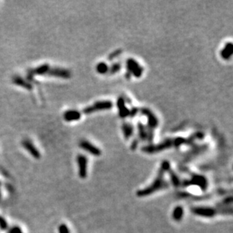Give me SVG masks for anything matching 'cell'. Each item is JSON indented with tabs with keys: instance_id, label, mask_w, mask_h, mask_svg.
Here are the masks:
<instances>
[{
	"instance_id": "cell-27",
	"label": "cell",
	"mask_w": 233,
	"mask_h": 233,
	"mask_svg": "<svg viewBox=\"0 0 233 233\" xmlns=\"http://www.w3.org/2000/svg\"><path fill=\"white\" fill-rule=\"evenodd\" d=\"M138 143H139V139H138V138H136V139H134V141H132V143H131V147H130V148H131V149L133 150V151L136 149L137 147V146H138Z\"/></svg>"
},
{
	"instance_id": "cell-2",
	"label": "cell",
	"mask_w": 233,
	"mask_h": 233,
	"mask_svg": "<svg viewBox=\"0 0 233 233\" xmlns=\"http://www.w3.org/2000/svg\"><path fill=\"white\" fill-rule=\"evenodd\" d=\"M192 212L195 215L200 216V217H214L217 214H232V207H223V208L215 209L210 207H195L192 208Z\"/></svg>"
},
{
	"instance_id": "cell-30",
	"label": "cell",
	"mask_w": 233,
	"mask_h": 233,
	"mask_svg": "<svg viewBox=\"0 0 233 233\" xmlns=\"http://www.w3.org/2000/svg\"><path fill=\"white\" fill-rule=\"evenodd\" d=\"M121 97H122L123 99H124V100H125V104H126V103H127V104H132V103H131V102H132V101H131V100L130 99L129 97H128V96L125 95V94H124V95L121 96Z\"/></svg>"
},
{
	"instance_id": "cell-7",
	"label": "cell",
	"mask_w": 233,
	"mask_h": 233,
	"mask_svg": "<svg viewBox=\"0 0 233 233\" xmlns=\"http://www.w3.org/2000/svg\"><path fill=\"white\" fill-rule=\"evenodd\" d=\"M139 112H141L142 115H143V116H145L147 118L148 127H149L153 130L158 127V119L157 118V116L155 115V113L151 109L146 107H143L139 109Z\"/></svg>"
},
{
	"instance_id": "cell-19",
	"label": "cell",
	"mask_w": 233,
	"mask_h": 233,
	"mask_svg": "<svg viewBox=\"0 0 233 233\" xmlns=\"http://www.w3.org/2000/svg\"><path fill=\"white\" fill-rule=\"evenodd\" d=\"M183 208L181 206H177V207H175L173 211V214H172V217H173V219H174L175 221H177V222L181 220L183 217Z\"/></svg>"
},
{
	"instance_id": "cell-10",
	"label": "cell",
	"mask_w": 233,
	"mask_h": 233,
	"mask_svg": "<svg viewBox=\"0 0 233 233\" xmlns=\"http://www.w3.org/2000/svg\"><path fill=\"white\" fill-rule=\"evenodd\" d=\"M48 76L62 78V79H69L71 77L72 74L69 70L64 68H60V67H54V68H50L48 72Z\"/></svg>"
},
{
	"instance_id": "cell-22",
	"label": "cell",
	"mask_w": 233,
	"mask_h": 233,
	"mask_svg": "<svg viewBox=\"0 0 233 233\" xmlns=\"http://www.w3.org/2000/svg\"><path fill=\"white\" fill-rule=\"evenodd\" d=\"M121 69V63H114L110 67H109L108 72L109 75H114V74L117 73Z\"/></svg>"
},
{
	"instance_id": "cell-1",
	"label": "cell",
	"mask_w": 233,
	"mask_h": 233,
	"mask_svg": "<svg viewBox=\"0 0 233 233\" xmlns=\"http://www.w3.org/2000/svg\"><path fill=\"white\" fill-rule=\"evenodd\" d=\"M170 168V165L168 161H164L161 165V168H159L158 172V175H157L156 178L153 181V183L150 186L146 187V188L143 189V190H138L137 192V195L138 197H146L148 195H152L155 192L160 190H163V189L168 188L169 184L167 183L165 180H164V174L165 172L168 171Z\"/></svg>"
},
{
	"instance_id": "cell-3",
	"label": "cell",
	"mask_w": 233,
	"mask_h": 233,
	"mask_svg": "<svg viewBox=\"0 0 233 233\" xmlns=\"http://www.w3.org/2000/svg\"><path fill=\"white\" fill-rule=\"evenodd\" d=\"M171 147H174V138H168L158 144H149L143 146L141 150L142 152L147 154H155Z\"/></svg>"
},
{
	"instance_id": "cell-20",
	"label": "cell",
	"mask_w": 233,
	"mask_h": 233,
	"mask_svg": "<svg viewBox=\"0 0 233 233\" xmlns=\"http://www.w3.org/2000/svg\"><path fill=\"white\" fill-rule=\"evenodd\" d=\"M168 172L169 173L170 175V181H171L172 184L175 187H179L180 185H181V181H180V178H179L178 175L173 170H171L170 168L169 170H168Z\"/></svg>"
},
{
	"instance_id": "cell-23",
	"label": "cell",
	"mask_w": 233,
	"mask_h": 233,
	"mask_svg": "<svg viewBox=\"0 0 233 233\" xmlns=\"http://www.w3.org/2000/svg\"><path fill=\"white\" fill-rule=\"evenodd\" d=\"M121 53H122V50H121V48L115 50L114 51L112 52V53L109 54V55L108 56V60H109V61H112V60H114V59L117 58L118 57L120 56V55H121Z\"/></svg>"
},
{
	"instance_id": "cell-28",
	"label": "cell",
	"mask_w": 233,
	"mask_h": 233,
	"mask_svg": "<svg viewBox=\"0 0 233 233\" xmlns=\"http://www.w3.org/2000/svg\"><path fill=\"white\" fill-rule=\"evenodd\" d=\"M138 112H139V109L137 107H133L132 109L130 110V113H129V116L131 118L134 117L137 114Z\"/></svg>"
},
{
	"instance_id": "cell-24",
	"label": "cell",
	"mask_w": 233,
	"mask_h": 233,
	"mask_svg": "<svg viewBox=\"0 0 233 233\" xmlns=\"http://www.w3.org/2000/svg\"><path fill=\"white\" fill-rule=\"evenodd\" d=\"M146 130H147V141L149 143H152L153 138H154V131H153V129L148 127V126H146Z\"/></svg>"
},
{
	"instance_id": "cell-4",
	"label": "cell",
	"mask_w": 233,
	"mask_h": 233,
	"mask_svg": "<svg viewBox=\"0 0 233 233\" xmlns=\"http://www.w3.org/2000/svg\"><path fill=\"white\" fill-rule=\"evenodd\" d=\"M113 104L110 100H99L94 103L92 105L87 106L83 109L85 114H92L93 112H99V111L109 110L112 109Z\"/></svg>"
},
{
	"instance_id": "cell-15",
	"label": "cell",
	"mask_w": 233,
	"mask_h": 233,
	"mask_svg": "<svg viewBox=\"0 0 233 233\" xmlns=\"http://www.w3.org/2000/svg\"><path fill=\"white\" fill-rule=\"evenodd\" d=\"M12 82H14L15 85L21 86V87L27 89V90H31L33 88V85H32V84L30 82H29L28 81H27L26 79H23L21 76H18L13 77Z\"/></svg>"
},
{
	"instance_id": "cell-21",
	"label": "cell",
	"mask_w": 233,
	"mask_h": 233,
	"mask_svg": "<svg viewBox=\"0 0 233 233\" xmlns=\"http://www.w3.org/2000/svg\"><path fill=\"white\" fill-rule=\"evenodd\" d=\"M108 70H109V67L104 62H100L96 67V70L100 74H106L108 72Z\"/></svg>"
},
{
	"instance_id": "cell-16",
	"label": "cell",
	"mask_w": 233,
	"mask_h": 233,
	"mask_svg": "<svg viewBox=\"0 0 233 233\" xmlns=\"http://www.w3.org/2000/svg\"><path fill=\"white\" fill-rule=\"evenodd\" d=\"M233 52V45L232 43H227L223 50L220 51V56L224 60H229L232 55Z\"/></svg>"
},
{
	"instance_id": "cell-29",
	"label": "cell",
	"mask_w": 233,
	"mask_h": 233,
	"mask_svg": "<svg viewBox=\"0 0 233 233\" xmlns=\"http://www.w3.org/2000/svg\"><path fill=\"white\" fill-rule=\"evenodd\" d=\"M10 233H23L21 229L18 226H14V227L11 228L10 230Z\"/></svg>"
},
{
	"instance_id": "cell-8",
	"label": "cell",
	"mask_w": 233,
	"mask_h": 233,
	"mask_svg": "<svg viewBox=\"0 0 233 233\" xmlns=\"http://www.w3.org/2000/svg\"><path fill=\"white\" fill-rule=\"evenodd\" d=\"M79 146L82 149L85 150L86 152L89 153L90 154L95 156H100L101 155V150L98 147L92 144L91 142L86 141V140H82L79 142Z\"/></svg>"
},
{
	"instance_id": "cell-25",
	"label": "cell",
	"mask_w": 233,
	"mask_h": 233,
	"mask_svg": "<svg viewBox=\"0 0 233 233\" xmlns=\"http://www.w3.org/2000/svg\"><path fill=\"white\" fill-rule=\"evenodd\" d=\"M59 233H70V230H69V228L67 227V225L65 224H61L60 225L58 228Z\"/></svg>"
},
{
	"instance_id": "cell-5",
	"label": "cell",
	"mask_w": 233,
	"mask_h": 233,
	"mask_svg": "<svg viewBox=\"0 0 233 233\" xmlns=\"http://www.w3.org/2000/svg\"><path fill=\"white\" fill-rule=\"evenodd\" d=\"M181 185L183 186H198L202 189V190L205 191L207 190V179L204 176L199 174H193L191 177L190 180H184L183 183H181Z\"/></svg>"
},
{
	"instance_id": "cell-18",
	"label": "cell",
	"mask_w": 233,
	"mask_h": 233,
	"mask_svg": "<svg viewBox=\"0 0 233 233\" xmlns=\"http://www.w3.org/2000/svg\"><path fill=\"white\" fill-rule=\"evenodd\" d=\"M49 69H50V67L48 64H47V63L43 64V65L39 66V67H36L35 70H33V75H38V76L45 75V74L48 73Z\"/></svg>"
},
{
	"instance_id": "cell-6",
	"label": "cell",
	"mask_w": 233,
	"mask_h": 233,
	"mask_svg": "<svg viewBox=\"0 0 233 233\" xmlns=\"http://www.w3.org/2000/svg\"><path fill=\"white\" fill-rule=\"evenodd\" d=\"M127 72L136 78L141 77L143 73V67L133 58H128L126 61Z\"/></svg>"
},
{
	"instance_id": "cell-11",
	"label": "cell",
	"mask_w": 233,
	"mask_h": 233,
	"mask_svg": "<svg viewBox=\"0 0 233 233\" xmlns=\"http://www.w3.org/2000/svg\"><path fill=\"white\" fill-rule=\"evenodd\" d=\"M22 146H23V148L30 153L33 158L39 159L41 157V154L39 152V150L37 149V148L33 145V143H32L30 140H23L22 141Z\"/></svg>"
},
{
	"instance_id": "cell-9",
	"label": "cell",
	"mask_w": 233,
	"mask_h": 233,
	"mask_svg": "<svg viewBox=\"0 0 233 233\" xmlns=\"http://www.w3.org/2000/svg\"><path fill=\"white\" fill-rule=\"evenodd\" d=\"M77 162L79 166V175L82 179L87 177L88 158L85 155H79L77 156Z\"/></svg>"
},
{
	"instance_id": "cell-17",
	"label": "cell",
	"mask_w": 233,
	"mask_h": 233,
	"mask_svg": "<svg viewBox=\"0 0 233 233\" xmlns=\"http://www.w3.org/2000/svg\"><path fill=\"white\" fill-rule=\"evenodd\" d=\"M138 129V136H139V141H147V130L146 126L142 124L141 122H138L137 124Z\"/></svg>"
},
{
	"instance_id": "cell-14",
	"label": "cell",
	"mask_w": 233,
	"mask_h": 233,
	"mask_svg": "<svg viewBox=\"0 0 233 233\" xmlns=\"http://www.w3.org/2000/svg\"><path fill=\"white\" fill-rule=\"evenodd\" d=\"M121 130H122L123 135L125 140H128L130 137L133 136L134 131V126L132 124L128 122H123L122 125H121Z\"/></svg>"
},
{
	"instance_id": "cell-13",
	"label": "cell",
	"mask_w": 233,
	"mask_h": 233,
	"mask_svg": "<svg viewBox=\"0 0 233 233\" xmlns=\"http://www.w3.org/2000/svg\"><path fill=\"white\" fill-rule=\"evenodd\" d=\"M82 114L79 111L76 110V109H70V110L66 111L63 113V119L66 121H78L81 119Z\"/></svg>"
},
{
	"instance_id": "cell-26",
	"label": "cell",
	"mask_w": 233,
	"mask_h": 233,
	"mask_svg": "<svg viewBox=\"0 0 233 233\" xmlns=\"http://www.w3.org/2000/svg\"><path fill=\"white\" fill-rule=\"evenodd\" d=\"M0 228H1L2 229H3V230H6L8 228L7 222H6V219L3 218V217H2L1 216H0Z\"/></svg>"
},
{
	"instance_id": "cell-12",
	"label": "cell",
	"mask_w": 233,
	"mask_h": 233,
	"mask_svg": "<svg viewBox=\"0 0 233 233\" xmlns=\"http://www.w3.org/2000/svg\"><path fill=\"white\" fill-rule=\"evenodd\" d=\"M116 105H117L118 110H119V115L121 118L125 119V118H127L129 116L130 109H128L127 106H125V102L124 99L121 96L117 99Z\"/></svg>"
}]
</instances>
